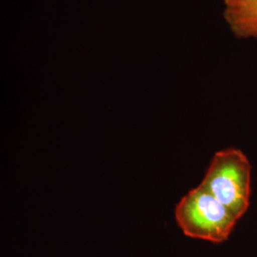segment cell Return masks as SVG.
<instances>
[{
    "instance_id": "7a4b0ae2",
    "label": "cell",
    "mask_w": 257,
    "mask_h": 257,
    "mask_svg": "<svg viewBox=\"0 0 257 257\" xmlns=\"http://www.w3.org/2000/svg\"><path fill=\"white\" fill-rule=\"evenodd\" d=\"M238 219L248 211L251 194V165L236 148L215 153L200 183Z\"/></svg>"
},
{
    "instance_id": "3957f363",
    "label": "cell",
    "mask_w": 257,
    "mask_h": 257,
    "mask_svg": "<svg viewBox=\"0 0 257 257\" xmlns=\"http://www.w3.org/2000/svg\"><path fill=\"white\" fill-rule=\"evenodd\" d=\"M223 18L240 39H257V0H222Z\"/></svg>"
},
{
    "instance_id": "6da1fadb",
    "label": "cell",
    "mask_w": 257,
    "mask_h": 257,
    "mask_svg": "<svg viewBox=\"0 0 257 257\" xmlns=\"http://www.w3.org/2000/svg\"><path fill=\"white\" fill-rule=\"evenodd\" d=\"M175 215L186 236L212 243L227 241L239 220L200 185L184 195L175 207Z\"/></svg>"
}]
</instances>
